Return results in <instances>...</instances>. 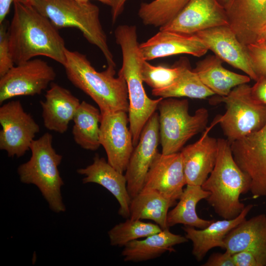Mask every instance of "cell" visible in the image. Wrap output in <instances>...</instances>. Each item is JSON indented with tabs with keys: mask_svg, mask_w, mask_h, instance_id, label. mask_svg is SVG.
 Here are the masks:
<instances>
[{
	"mask_svg": "<svg viewBox=\"0 0 266 266\" xmlns=\"http://www.w3.org/2000/svg\"><path fill=\"white\" fill-rule=\"evenodd\" d=\"M13 2V15L7 33L14 64L43 56L64 66L66 47L58 29L33 5Z\"/></svg>",
	"mask_w": 266,
	"mask_h": 266,
	"instance_id": "6da1fadb",
	"label": "cell"
},
{
	"mask_svg": "<svg viewBox=\"0 0 266 266\" xmlns=\"http://www.w3.org/2000/svg\"><path fill=\"white\" fill-rule=\"evenodd\" d=\"M116 43L122 53V66L118 75L126 81L129 100V121L133 142L135 146L142 130L150 117L156 112L163 99L149 98L143 85L141 74L142 64L144 60L138 42L135 26L122 25L114 32Z\"/></svg>",
	"mask_w": 266,
	"mask_h": 266,
	"instance_id": "7a4b0ae2",
	"label": "cell"
},
{
	"mask_svg": "<svg viewBox=\"0 0 266 266\" xmlns=\"http://www.w3.org/2000/svg\"><path fill=\"white\" fill-rule=\"evenodd\" d=\"M65 55L63 66L67 78L97 103L101 113L128 112L127 84L121 75L115 77V67L108 66L104 71L99 72L84 54L66 48Z\"/></svg>",
	"mask_w": 266,
	"mask_h": 266,
	"instance_id": "3957f363",
	"label": "cell"
},
{
	"mask_svg": "<svg viewBox=\"0 0 266 266\" xmlns=\"http://www.w3.org/2000/svg\"><path fill=\"white\" fill-rule=\"evenodd\" d=\"M215 166L201 185L209 193L206 199L215 213L224 219L237 217L245 205L239 200L250 191V180L236 164L227 139L218 138Z\"/></svg>",
	"mask_w": 266,
	"mask_h": 266,
	"instance_id": "277c9868",
	"label": "cell"
},
{
	"mask_svg": "<svg viewBox=\"0 0 266 266\" xmlns=\"http://www.w3.org/2000/svg\"><path fill=\"white\" fill-rule=\"evenodd\" d=\"M31 5L47 17L58 30L73 27L101 51L108 66L116 64L99 18V7L90 1L75 0H32Z\"/></svg>",
	"mask_w": 266,
	"mask_h": 266,
	"instance_id": "5b68a950",
	"label": "cell"
},
{
	"mask_svg": "<svg viewBox=\"0 0 266 266\" xmlns=\"http://www.w3.org/2000/svg\"><path fill=\"white\" fill-rule=\"evenodd\" d=\"M52 139V135L46 133L34 140L30 160L18 166L17 172L21 182L36 186L50 208L61 213L66 210L61 194L64 182L58 169L63 156L53 148Z\"/></svg>",
	"mask_w": 266,
	"mask_h": 266,
	"instance_id": "8992f818",
	"label": "cell"
},
{
	"mask_svg": "<svg viewBox=\"0 0 266 266\" xmlns=\"http://www.w3.org/2000/svg\"><path fill=\"white\" fill-rule=\"evenodd\" d=\"M158 109L160 142L164 154L180 152L188 140L205 128L208 119V110L204 108L191 115L187 99H163Z\"/></svg>",
	"mask_w": 266,
	"mask_h": 266,
	"instance_id": "52a82bcc",
	"label": "cell"
},
{
	"mask_svg": "<svg viewBox=\"0 0 266 266\" xmlns=\"http://www.w3.org/2000/svg\"><path fill=\"white\" fill-rule=\"evenodd\" d=\"M226 105V111L217 118L230 143L262 128L266 124V105L255 100L247 83L233 88L218 100Z\"/></svg>",
	"mask_w": 266,
	"mask_h": 266,
	"instance_id": "ba28073f",
	"label": "cell"
},
{
	"mask_svg": "<svg viewBox=\"0 0 266 266\" xmlns=\"http://www.w3.org/2000/svg\"><path fill=\"white\" fill-rule=\"evenodd\" d=\"M0 149L9 157L23 156L30 146L39 127L31 114L25 111L19 100L8 101L0 107Z\"/></svg>",
	"mask_w": 266,
	"mask_h": 266,
	"instance_id": "9c48e42d",
	"label": "cell"
},
{
	"mask_svg": "<svg viewBox=\"0 0 266 266\" xmlns=\"http://www.w3.org/2000/svg\"><path fill=\"white\" fill-rule=\"evenodd\" d=\"M56 76L54 69L40 59L14 66L0 77V103L16 97L39 95Z\"/></svg>",
	"mask_w": 266,
	"mask_h": 266,
	"instance_id": "30bf717a",
	"label": "cell"
},
{
	"mask_svg": "<svg viewBox=\"0 0 266 266\" xmlns=\"http://www.w3.org/2000/svg\"><path fill=\"white\" fill-rule=\"evenodd\" d=\"M231 148L236 164L250 180L253 197L266 196V124L232 142Z\"/></svg>",
	"mask_w": 266,
	"mask_h": 266,
	"instance_id": "8fae6325",
	"label": "cell"
},
{
	"mask_svg": "<svg viewBox=\"0 0 266 266\" xmlns=\"http://www.w3.org/2000/svg\"><path fill=\"white\" fill-rule=\"evenodd\" d=\"M127 112L123 111L101 113L100 142L104 148L108 163L124 173L134 149Z\"/></svg>",
	"mask_w": 266,
	"mask_h": 266,
	"instance_id": "7c38bea8",
	"label": "cell"
},
{
	"mask_svg": "<svg viewBox=\"0 0 266 266\" xmlns=\"http://www.w3.org/2000/svg\"><path fill=\"white\" fill-rule=\"evenodd\" d=\"M159 113L155 112L144 126L125 172L132 199L143 188L147 173L159 153Z\"/></svg>",
	"mask_w": 266,
	"mask_h": 266,
	"instance_id": "4fadbf2b",
	"label": "cell"
},
{
	"mask_svg": "<svg viewBox=\"0 0 266 266\" xmlns=\"http://www.w3.org/2000/svg\"><path fill=\"white\" fill-rule=\"evenodd\" d=\"M223 25L229 26L228 17L225 8L217 0H190L172 20L159 29L194 34Z\"/></svg>",
	"mask_w": 266,
	"mask_h": 266,
	"instance_id": "5bb4252c",
	"label": "cell"
},
{
	"mask_svg": "<svg viewBox=\"0 0 266 266\" xmlns=\"http://www.w3.org/2000/svg\"><path fill=\"white\" fill-rule=\"evenodd\" d=\"M216 56L235 68L244 72L256 81L255 73L246 46L242 44L229 25H223L196 33Z\"/></svg>",
	"mask_w": 266,
	"mask_h": 266,
	"instance_id": "9a60e30c",
	"label": "cell"
},
{
	"mask_svg": "<svg viewBox=\"0 0 266 266\" xmlns=\"http://www.w3.org/2000/svg\"><path fill=\"white\" fill-rule=\"evenodd\" d=\"M185 185L186 182L181 152L159 153L147 173L143 187L156 190L176 203Z\"/></svg>",
	"mask_w": 266,
	"mask_h": 266,
	"instance_id": "2e32d148",
	"label": "cell"
},
{
	"mask_svg": "<svg viewBox=\"0 0 266 266\" xmlns=\"http://www.w3.org/2000/svg\"><path fill=\"white\" fill-rule=\"evenodd\" d=\"M225 8L229 26L242 44L260 39L266 24V0H230Z\"/></svg>",
	"mask_w": 266,
	"mask_h": 266,
	"instance_id": "e0dca14e",
	"label": "cell"
},
{
	"mask_svg": "<svg viewBox=\"0 0 266 266\" xmlns=\"http://www.w3.org/2000/svg\"><path fill=\"white\" fill-rule=\"evenodd\" d=\"M139 48L144 59L147 61L181 54L200 57L208 50L196 33L161 30L139 44Z\"/></svg>",
	"mask_w": 266,
	"mask_h": 266,
	"instance_id": "ac0fdd59",
	"label": "cell"
},
{
	"mask_svg": "<svg viewBox=\"0 0 266 266\" xmlns=\"http://www.w3.org/2000/svg\"><path fill=\"white\" fill-rule=\"evenodd\" d=\"M211 125L196 142L183 147L182 155L186 185L201 186L213 170L218 154V139L208 134Z\"/></svg>",
	"mask_w": 266,
	"mask_h": 266,
	"instance_id": "d6986e66",
	"label": "cell"
},
{
	"mask_svg": "<svg viewBox=\"0 0 266 266\" xmlns=\"http://www.w3.org/2000/svg\"><path fill=\"white\" fill-rule=\"evenodd\" d=\"M224 249L232 255L249 251L258 266H266V215L262 214L245 219L232 230L224 239Z\"/></svg>",
	"mask_w": 266,
	"mask_h": 266,
	"instance_id": "ffe728a7",
	"label": "cell"
},
{
	"mask_svg": "<svg viewBox=\"0 0 266 266\" xmlns=\"http://www.w3.org/2000/svg\"><path fill=\"white\" fill-rule=\"evenodd\" d=\"M77 172L84 175V184L94 183L99 184L111 193L118 201V214L124 218L130 217V206L132 198L127 189V181L124 173H121L105 159L96 154L92 164L79 168Z\"/></svg>",
	"mask_w": 266,
	"mask_h": 266,
	"instance_id": "44dd1931",
	"label": "cell"
},
{
	"mask_svg": "<svg viewBox=\"0 0 266 266\" xmlns=\"http://www.w3.org/2000/svg\"><path fill=\"white\" fill-rule=\"evenodd\" d=\"M80 102L69 90L52 83L45 99L40 101L44 127L50 131L65 133Z\"/></svg>",
	"mask_w": 266,
	"mask_h": 266,
	"instance_id": "7402d4cb",
	"label": "cell"
},
{
	"mask_svg": "<svg viewBox=\"0 0 266 266\" xmlns=\"http://www.w3.org/2000/svg\"><path fill=\"white\" fill-rule=\"evenodd\" d=\"M253 206V204H248L237 217L230 220L213 221L204 229H196L189 226L183 227L186 237L192 242V253L196 260L198 262L202 261L207 253L214 247H219L224 249L226 236L246 219Z\"/></svg>",
	"mask_w": 266,
	"mask_h": 266,
	"instance_id": "603a6c76",
	"label": "cell"
},
{
	"mask_svg": "<svg viewBox=\"0 0 266 266\" xmlns=\"http://www.w3.org/2000/svg\"><path fill=\"white\" fill-rule=\"evenodd\" d=\"M188 241L186 236L173 233L169 229L152 234L143 240L132 241L124 246L122 256L125 262H140L155 259L173 247Z\"/></svg>",
	"mask_w": 266,
	"mask_h": 266,
	"instance_id": "cb8c5ba5",
	"label": "cell"
},
{
	"mask_svg": "<svg viewBox=\"0 0 266 266\" xmlns=\"http://www.w3.org/2000/svg\"><path fill=\"white\" fill-rule=\"evenodd\" d=\"M222 60L215 55H208L199 61L193 71L202 82L215 94L227 96L234 87L248 83L250 77L227 69L222 66Z\"/></svg>",
	"mask_w": 266,
	"mask_h": 266,
	"instance_id": "d4e9b609",
	"label": "cell"
},
{
	"mask_svg": "<svg viewBox=\"0 0 266 266\" xmlns=\"http://www.w3.org/2000/svg\"><path fill=\"white\" fill-rule=\"evenodd\" d=\"M175 203L157 190L143 187L131 200L129 218L150 220L163 230L169 229L167 224L168 210Z\"/></svg>",
	"mask_w": 266,
	"mask_h": 266,
	"instance_id": "484cf974",
	"label": "cell"
},
{
	"mask_svg": "<svg viewBox=\"0 0 266 266\" xmlns=\"http://www.w3.org/2000/svg\"><path fill=\"white\" fill-rule=\"evenodd\" d=\"M209 193L203 190L201 186L186 185L175 206L169 211L167 216L168 228L177 224L185 226L204 229L213 220L200 218L198 215L196 207L201 200L206 199Z\"/></svg>",
	"mask_w": 266,
	"mask_h": 266,
	"instance_id": "4316f807",
	"label": "cell"
},
{
	"mask_svg": "<svg viewBox=\"0 0 266 266\" xmlns=\"http://www.w3.org/2000/svg\"><path fill=\"white\" fill-rule=\"evenodd\" d=\"M101 119L100 109L85 101L81 102L72 120V134L75 143L84 149L97 150L100 145Z\"/></svg>",
	"mask_w": 266,
	"mask_h": 266,
	"instance_id": "83f0119b",
	"label": "cell"
},
{
	"mask_svg": "<svg viewBox=\"0 0 266 266\" xmlns=\"http://www.w3.org/2000/svg\"><path fill=\"white\" fill-rule=\"evenodd\" d=\"M179 62L180 70L174 82L166 88L152 90L153 96L163 99L187 97L202 99L215 95L191 68L187 59H180Z\"/></svg>",
	"mask_w": 266,
	"mask_h": 266,
	"instance_id": "f1b7e54d",
	"label": "cell"
},
{
	"mask_svg": "<svg viewBox=\"0 0 266 266\" xmlns=\"http://www.w3.org/2000/svg\"><path fill=\"white\" fill-rule=\"evenodd\" d=\"M190 0H154L142 3L138 15L147 26L161 28L172 20Z\"/></svg>",
	"mask_w": 266,
	"mask_h": 266,
	"instance_id": "f546056e",
	"label": "cell"
},
{
	"mask_svg": "<svg viewBox=\"0 0 266 266\" xmlns=\"http://www.w3.org/2000/svg\"><path fill=\"white\" fill-rule=\"evenodd\" d=\"M162 230L156 223L128 218L125 222L114 226L108 231V234L111 245L121 247L132 241L145 238Z\"/></svg>",
	"mask_w": 266,
	"mask_h": 266,
	"instance_id": "4dcf8cb0",
	"label": "cell"
},
{
	"mask_svg": "<svg viewBox=\"0 0 266 266\" xmlns=\"http://www.w3.org/2000/svg\"><path fill=\"white\" fill-rule=\"evenodd\" d=\"M180 70L179 61L171 67L155 66L144 60L141 66V74L143 82L152 90H160L170 86L176 80Z\"/></svg>",
	"mask_w": 266,
	"mask_h": 266,
	"instance_id": "1f68e13d",
	"label": "cell"
},
{
	"mask_svg": "<svg viewBox=\"0 0 266 266\" xmlns=\"http://www.w3.org/2000/svg\"><path fill=\"white\" fill-rule=\"evenodd\" d=\"M253 69L258 78L266 77V44L262 39L246 46Z\"/></svg>",
	"mask_w": 266,
	"mask_h": 266,
	"instance_id": "d6a6232c",
	"label": "cell"
},
{
	"mask_svg": "<svg viewBox=\"0 0 266 266\" xmlns=\"http://www.w3.org/2000/svg\"><path fill=\"white\" fill-rule=\"evenodd\" d=\"M8 22L0 24V77L14 66L9 46Z\"/></svg>",
	"mask_w": 266,
	"mask_h": 266,
	"instance_id": "836d02e7",
	"label": "cell"
},
{
	"mask_svg": "<svg viewBox=\"0 0 266 266\" xmlns=\"http://www.w3.org/2000/svg\"><path fill=\"white\" fill-rule=\"evenodd\" d=\"M203 266H235L233 255L225 251L224 253L212 254Z\"/></svg>",
	"mask_w": 266,
	"mask_h": 266,
	"instance_id": "e575fe53",
	"label": "cell"
},
{
	"mask_svg": "<svg viewBox=\"0 0 266 266\" xmlns=\"http://www.w3.org/2000/svg\"><path fill=\"white\" fill-rule=\"evenodd\" d=\"M251 94L255 100L266 105V77H259L251 87Z\"/></svg>",
	"mask_w": 266,
	"mask_h": 266,
	"instance_id": "d590c367",
	"label": "cell"
},
{
	"mask_svg": "<svg viewBox=\"0 0 266 266\" xmlns=\"http://www.w3.org/2000/svg\"><path fill=\"white\" fill-rule=\"evenodd\" d=\"M235 266H258L254 255L250 252L243 250L233 254Z\"/></svg>",
	"mask_w": 266,
	"mask_h": 266,
	"instance_id": "8d00e7d4",
	"label": "cell"
},
{
	"mask_svg": "<svg viewBox=\"0 0 266 266\" xmlns=\"http://www.w3.org/2000/svg\"><path fill=\"white\" fill-rule=\"evenodd\" d=\"M128 0H114L113 4L111 7V19L114 23L120 15L122 13L124 6Z\"/></svg>",
	"mask_w": 266,
	"mask_h": 266,
	"instance_id": "74e56055",
	"label": "cell"
},
{
	"mask_svg": "<svg viewBox=\"0 0 266 266\" xmlns=\"http://www.w3.org/2000/svg\"><path fill=\"white\" fill-rule=\"evenodd\" d=\"M13 0H0V24L5 20Z\"/></svg>",
	"mask_w": 266,
	"mask_h": 266,
	"instance_id": "f35d334b",
	"label": "cell"
},
{
	"mask_svg": "<svg viewBox=\"0 0 266 266\" xmlns=\"http://www.w3.org/2000/svg\"><path fill=\"white\" fill-rule=\"evenodd\" d=\"M76 1L81 2H86L90 1V0H75ZM102 3L106 4L108 6H110L111 7L113 5L114 0H97Z\"/></svg>",
	"mask_w": 266,
	"mask_h": 266,
	"instance_id": "ab89813d",
	"label": "cell"
},
{
	"mask_svg": "<svg viewBox=\"0 0 266 266\" xmlns=\"http://www.w3.org/2000/svg\"><path fill=\"white\" fill-rule=\"evenodd\" d=\"M260 39H262L266 44V24L261 31Z\"/></svg>",
	"mask_w": 266,
	"mask_h": 266,
	"instance_id": "60d3db41",
	"label": "cell"
},
{
	"mask_svg": "<svg viewBox=\"0 0 266 266\" xmlns=\"http://www.w3.org/2000/svg\"><path fill=\"white\" fill-rule=\"evenodd\" d=\"M32 0H13V2L16 1L25 4L31 5Z\"/></svg>",
	"mask_w": 266,
	"mask_h": 266,
	"instance_id": "b9f144b4",
	"label": "cell"
},
{
	"mask_svg": "<svg viewBox=\"0 0 266 266\" xmlns=\"http://www.w3.org/2000/svg\"><path fill=\"white\" fill-rule=\"evenodd\" d=\"M218 2L225 8L230 0H217Z\"/></svg>",
	"mask_w": 266,
	"mask_h": 266,
	"instance_id": "7bdbcfd3",
	"label": "cell"
}]
</instances>
